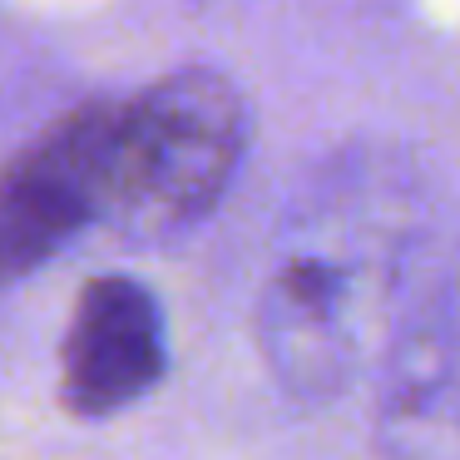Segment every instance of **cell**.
<instances>
[{"instance_id":"cell-1","label":"cell","mask_w":460,"mask_h":460,"mask_svg":"<svg viewBox=\"0 0 460 460\" xmlns=\"http://www.w3.org/2000/svg\"><path fill=\"white\" fill-rule=\"evenodd\" d=\"M248 114L223 75L183 70L114 104L104 223L134 243L169 238L218 203L243 154Z\"/></svg>"},{"instance_id":"cell-2","label":"cell","mask_w":460,"mask_h":460,"mask_svg":"<svg viewBox=\"0 0 460 460\" xmlns=\"http://www.w3.org/2000/svg\"><path fill=\"white\" fill-rule=\"evenodd\" d=\"M114 104L94 100L55 119L0 169V282L50 262L84 223H104Z\"/></svg>"},{"instance_id":"cell-3","label":"cell","mask_w":460,"mask_h":460,"mask_svg":"<svg viewBox=\"0 0 460 460\" xmlns=\"http://www.w3.org/2000/svg\"><path fill=\"white\" fill-rule=\"evenodd\" d=\"M159 371L164 337L154 297L129 278H94L65 337V406L75 416H110L139 401Z\"/></svg>"}]
</instances>
